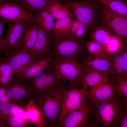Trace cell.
<instances>
[{
    "label": "cell",
    "instance_id": "obj_23",
    "mask_svg": "<svg viewBox=\"0 0 127 127\" xmlns=\"http://www.w3.org/2000/svg\"><path fill=\"white\" fill-rule=\"evenodd\" d=\"M113 34L107 27L101 24L91 32L89 37L91 40L104 46L109 42Z\"/></svg>",
    "mask_w": 127,
    "mask_h": 127
},
{
    "label": "cell",
    "instance_id": "obj_1",
    "mask_svg": "<svg viewBox=\"0 0 127 127\" xmlns=\"http://www.w3.org/2000/svg\"><path fill=\"white\" fill-rule=\"evenodd\" d=\"M84 104L90 111L88 127H118L127 113V101L118 94L112 100Z\"/></svg>",
    "mask_w": 127,
    "mask_h": 127
},
{
    "label": "cell",
    "instance_id": "obj_16",
    "mask_svg": "<svg viewBox=\"0 0 127 127\" xmlns=\"http://www.w3.org/2000/svg\"><path fill=\"white\" fill-rule=\"evenodd\" d=\"M89 112V110L85 106L73 111L66 116L58 127H88Z\"/></svg>",
    "mask_w": 127,
    "mask_h": 127
},
{
    "label": "cell",
    "instance_id": "obj_2",
    "mask_svg": "<svg viewBox=\"0 0 127 127\" xmlns=\"http://www.w3.org/2000/svg\"><path fill=\"white\" fill-rule=\"evenodd\" d=\"M68 88L66 82L61 81L60 84L52 90L33 96L36 107L44 119L48 127H57L60 112L63 92Z\"/></svg>",
    "mask_w": 127,
    "mask_h": 127
},
{
    "label": "cell",
    "instance_id": "obj_40",
    "mask_svg": "<svg viewBox=\"0 0 127 127\" xmlns=\"http://www.w3.org/2000/svg\"><path fill=\"white\" fill-rule=\"evenodd\" d=\"M124 3L126 4H127V0H119Z\"/></svg>",
    "mask_w": 127,
    "mask_h": 127
},
{
    "label": "cell",
    "instance_id": "obj_3",
    "mask_svg": "<svg viewBox=\"0 0 127 127\" xmlns=\"http://www.w3.org/2000/svg\"><path fill=\"white\" fill-rule=\"evenodd\" d=\"M50 67L57 79L68 81L69 89L80 88L84 70L79 61L71 58L53 60Z\"/></svg>",
    "mask_w": 127,
    "mask_h": 127
},
{
    "label": "cell",
    "instance_id": "obj_26",
    "mask_svg": "<svg viewBox=\"0 0 127 127\" xmlns=\"http://www.w3.org/2000/svg\"><path fill=\"white\" fill-rule=\"evenodd\" d=\"M14 75L13 70L6 58L0 60V85L4 88Z\"/></svg>",
    "mask_w": 127,
    "mask_h": 127
},
{
    "label": "cell",
    "instance_id": "obj_6",
    "mask_svg": "<svg viewBox=\"0 0 127 127\" xmlns=\"http://www.w3.org/2000/svg\"><path fill=\"white\" fill-rule=\"evenodd\" d=\"M99 17L102 24L107 27L113 35L127 44V17L114 12L101 4Z\"/></svg>",
    "mask_w": 127,
    "mask_h": 127
},
{
    "label": "cell",
    "instance_id": "obj_20",
    "mask_svg": "<svg viewBox=\"0 0 127 127\" xmlns=\"http://www.w3.org/2000/svg\"><path fill=\"white\" fill-rule=\"evenodd\" d=\"M73 17L56 20L51 34L53 40H63L70 37L71 26Z\"/></svg>",
    "mask_w": 127,
    "mask_h": 127
},
{
    "label": "cell",
    "instance_id": "obj_17",
    "mask_svg": "<svg viewBox=\"0 0 127 127\" xmlns=\"http://www.w3.org/2000/svg\"><path fill=\"white\" fill-rule=\"evenodd\" d=\"M83 68L84 71L81 78L80 88H83L88 90L102 83H109L110 78L99 72L92 69Z\"/></svg>",
    "mask_w": 127,
    "mask_h": 127
},
{
    "label": "cell",
    "instance_id": "obj_37",
    "mask_svg": "<svg viewBox=\"0 0 127 127\" xmlns=\"http://www.w3.org/2000/svg\"><path fill=\"white\" fill-rule=\"evenodd\" d=\"M13 113L15 116L18 118L25 119L27 118L26 113L17 108H15Z\"/></svg>",
    "mask_w": 127,
    "mask_h": 127
},
{
    "label": "cell",
    "instance_id": "obj_27",
    "mask_svg": "<svg viewBox=\"0 0 127 127\" xmlns=\"http://www.w3.org/2000/svg\"><path fill=\"white\" fill-rule=\"evenodd\" d=\"M110 57L112 65L111 75L127 76V68L124 64L120 51Z\"/></svg>",
    "mask_w": 127,
    "mask_h": 127
},
{
    "label": "cell",
    "instance_id": "obj_22",
    "mask_svg": "<svg viewBox=\"0 0 127 127\" xmlns=\"http://www.w3.org/2000/svg\"><path fill=\"white\" fill-rule=\"evenodd\" d=\"M27 13L33 16L46 6L50 1L48 0H14Z\"/></svg>",
    "mask_w": 127,
    "mask_h": 127
},
{
    "label": "cell",
    "instance_id": "obj_28",
    "mask_svg": "<svg viewBox=\"0 0 127 127\" xmlns=\"http://www.w3.org/2000/svg\"><path fill=\"white\" fill-rule=\"evenodd\" d=\"M85 48L89 55L94 56L106 57L110 56L106 52L104 46L91 40L85 43Z\"/></svg>",
    "mask_w": 127,
    "mask_h": 127
},
{
    "label": "cell",
    "instance_id": "obj_9",
    "mask_svg": "<svg viewBox=\"0 0 127 127\" xmlns=\"http://www.w3.org/2000/svg\"><path fill=\"white\" fill-rule=\"evenodd\" d=\"M30 79L28 82L34 94L48 92L57 86L60 82L50 67Z\"/></svg>",
    "mask_w": 127,
    "mask_h": 127
},
{
    "label": "cell",
    "instance_id": "obj_42",
    "mask_svg": "<svg viewBox=\"0 0 127 127\" xmlns=\"http://www.w3.org/2000/svg\"><path fill=\"white\" fill-rule=\"evenodd\" d=\"M49 0V1H51V0Z\"/></svg>",
    "mask_w": 127,
    "mask_h": 127
},
{
    "label": "cell",
    "instance_id": "obj_8",
    "mask_svg": "<svg viewBox=\"0 0 127 127\" xmlns=\"http://www.w3.org/2000/svg\"><path fill=\"white\" fill-rule=\"evenodd\" d=\"M29 23L19 20H8L7 32L3 39L5 55L18 49L23 34Z\"/></svg>",
    "mask_w": 127,
    "mask_h": 127
},
{
    "label": "cell",
    "instance_id": "obj_4",
    "mask_svg": "<svg viewBox=\"0 0 127 127\" xmlns=\"http://www.w3.org/2000/svg\"><path fill=\"white\" fill-rule=\"evenodd\" d=\"M62 3L88 31L94 28L99 18L100 5L96 0H74Z\"/></svg>",
    "mask_w": 127,
    "mask_h": 127
},
{
    "label": "cell",
    "instance_id": "obj_29",
    "mask_svg": "<svg viewBox=\"0 0 127 127\" xmlns=\"http://www.w3.org/2000/svg\"><path fill=\"white\" fill-rule=\"evenodd\" d=\"M125 44L120 38L113 34L109 42L104 47L107 53L111 56L119 52Z\"/></svg>",
    "mask_w": 127,
    "mask_h": 127
},
{
    "label": "cell",
    "instance_id": "obj_31",
    "mask_svg": "<svg viewBox=\"0 0 127 127\" xmlns=\"http://www.w3.org/2000/svg\"><path fill=\"white\" fill-rule=\"evenodd\" d=\"M88 31L86 27L77 20L73 19L71 26L70 37L83 38Z\"/></svg>",
    "mask_w": 127,
    "mask_h": 127
},
{
    "label": "cell",
    "instance_id": "obj_11",
    "mask_svg": "<svg viewBox=\"0 0 127 127\" xmlns=\"http://www.w3.org/2000/svg\"><path fill=\"white\" fill-rule=\"evenodd\" d=\"M0 19L21 20L28 23L35 22L33 16L26 12L14 0L8 1L0 4Z\"/></svg>",
    "mask_w": 127,
    "mask_h": 127
},
{
    "label": "cell",
    "instance_id": "obj_24",
    "mask_svg": "<svg viewBox=\"0 0 127 127\" xmlns=\"http://www.w3.org/2000/svg\"><path fill=\"white\" fill-rule=\"evenodd\" d=\"M109 83L116 93L127 101V76L111 75Z\"/></svg>",
    "mask_w": 127,
    "mask_h": 127
},
{
    "label": "cell",
    "instance_id": "obj_12",
    "mask_svg": "<svg viewBox=\"0 0 127 127\" xmlns=\"http://www.w3.org/2000/svg\"><path fill=\"white\" fill-rule=\"evenodd\" d=\"M4 88L9 99L14 102H20L26 99L29 94L34 95L28 81L19 79L14 75Z\"/></svg>",
    "mask_w": 127,
    "mask_h": 127
},
{
    "label": "cell",
    "instance_id": "obj_10",
    "mask_svg": "<svg viewBox=\"0 0 127 127\" xmlns=\"http://www.w3.org/2000/svg\"><path fill=\"white\" fill-rule=\"evenodd\" d=\"M37 34L34 45L28 52L33 58L39 60L50 57L53 44L51 33H49L37 25Z\"/></svg>",
    "mask_w": 127,
    "mask_h": 127
},
{
    "label": "cell",
    "instance_id": "obj_41",
    "mask_svg": "<svg viewBox=\"0 0 127 127\" xmlns=\"http://www.w3.org/2000/svg\"><path fill=\"white\" fill-rule=\"evenodd\" d=\"M58 0L60 1L61 3H62L63 2L66 1L74 0Z\"/></svg>",
    "mask_w": 127,
    "mask_h": 127
},
{
    "label": "cell",
    "instance_id": "obj_7",
    "mask_svg": "<svg viewBox=\"0 0 127 127\" xmlns=\"http://www.w3.org/2000/svg\"><path fill=\"white\" fill-rule=\"evenodd\" d=\"M87 91L83 88L69 89L64 91L61 110L59 116L57 127L71 111L84 106V100Z\"/></svg>",
    "mask_w": 127,
    "mask_h": 127
},
{
    "label": "cell",
    "instance_id": "obj_34",
    "mask_svg": "<svg viewBox=\"0 0 127 127\" xmlns=\"http://www.w3.org/2000/svg\"><path fill=\"white\" fill-rule=\"evenodd\" d=\"M8 20L1 19H0V60L4 55H5V53L3 46V39L2 34L3 28L4 25L7 24Z\"/></svg>",
    "mask_w": 127,
    "mask_h": 127
},
{
    "label": "cell",
    "instance_id": "obj_33",
    "mask_svg": "<svg viewBox=\"0 0 127 127\" xmlns=\"http://www.w3.org/2000/svg\"><path fill=\"white\" fill-rule=\"evenodd\" d=\"M7 122L10 125L13 127H24L25 126L24 122L20 119L15 116L10 115L7 119L5 123Z\"/></svg>",
    "mask_w": 127,
    "mask_h": 127
},
{
    "label": "cell",
    "instance_id": "obj_18",
    "mask_svg": "<svg viewBox=\"0 0 127 127\" xmlns=\"http://www.w3.org/2000/svg\"><path fill=\"white\" fill-rule=\"evenodd\" d=\"M37 34L36 24L35 22L28 23L21 38L19 49L26 52L30 51L35 43Z\"/></svg>",
    "mask_w": 127,
    "mask_h": 127
},
{
    "label": "cell",
    "instance_id": "obj_36",
    "mask_svg": "<svg viewBox=\"0 0 127 127\" xmlns=\"http://www.w3.org/2000/svg\"><path fill=\"white\" fill-rule=\"evenodd\" d=\"M9 101L5 88L0 87V103H8Z\"/></svg>",
    "mask_w": 127,
    "mask_h": 127
},
{
    "label": "cell",
    "instance_id": "obj_35",
    "mask_svg": "<svg viewBox=\"0 0 127 127\" xmlns=\"http://www.w3.org/2000/svg\"><path fill=\"white\" fill-rule=\"evenodd\" d=\"M39 112L36 108V109L30 110L26 112V114L27 117L31 120H35L38 119Z\"/></svg>",
    "mask_w": 127,
    "mask_h": 127
},
{
    "label": "cell",
    "instance_id": "obj_30",
    "mask_svg": "<svg viewBox=\"0 0 127 127\" xmlns=\"http://www.w3.org/2000/svg\"><path fill=\"white\" fill-rule=\"evenodd\" d=\"M16 107L12 103H0V127H4L8 118Z\"/></svg>",
    "mask_w": 127,
    "mask_h": 127
},
{
    "label": "cell",
    "instance_id": "obj_15",
    "mask_svg": "<svg viewBox=\"0 0 127 127\" xmlns=\"http://www.w3.org/2000/svg\"><path fill=\"white\" fill-rule=\"evenodd\" d=\"M81 64L84 68L96 70L109 78L111 76L112 65L110 56H94L89 55L84 57Z\"/></svg>",
    "mask_w": 127,
    "mask_h": 127
},
{
    "label": "cell",
    "instance_id": "obj_13",
    "mask_svg": "<svg viewBox=\"0 0 127 127\" xmlns=\"http://www.w3.org/2000/svg\"><path fill=\"white\" fill-rule=\"evenodd\" d=\"M87 91L84 103L111 100L115 99L117 95L109 83H102Z\"/></svg>",
    "mask_w": 127,
    "mask_h": 127
},
{
    "label": "cell",
    "instance_id": "obj_39",
    "mask_svg": "<svg viewBox=\"0 0 127 127\" xmlns=\"http://www.w3.org/2000/svg\"><path fill=\"white\" fill-rule=\"evenodd\" d=\"M11 0H0V4L4 3L6 1Z\"/></svg>",
    "mask_w": 127,
    "mask_h": 127
},
{
    "label": "cell",
    "instance_id": "obj_14",
    "mask_svg": "<svg viewBox=\"0 0 127 127\" xmlns=\"http://www.w3.org/2000/svg\"><path fill=\"white\" fill-rule=\"evenodd\" d=\"M6 58L12 67L15 76H18L28 67L38 60L28 52L20 49L8 54Z\"/></svg>",
    "mask_w": 127,
    "mask_h": 127
},
{
    "label": "cell",
    "instance_id": "obj_19",
    "mask_svg": "<svg viewBox=\"0 0 127 127\" xmlns=\"http://www.w3.org/2000/svg\"><path fill=\"white\" fill-rule=\"evenodd\" d=\"M53 60L48 57L38 60L28 67L17 77L28 81L44 70L49 68Z\"/></svg>",
    "mask_w": 127,
    "mask_h": 127
},
{
    "label": "cell",
    "instance_id": "obj_32",
    "mask_svg": "<svg viewBox=\"0 0 127 127\" xmlns=\"http://www.w3.org/2000/svg\"><path fill=\"white\" fill-rule=\"evenodd\" d=\"M53 18L54 17L46 6L33 16V20L37 24L46 19Z\"/></svg>",
    "mask_w": 127,
    "mask_h": 127
},
{
    "label": "cell",
    "instance_id": "obj_25",
    "mask_svg": "<svg viewBox=\"0 0 127 127\" xmlns=\"http://www.w3.org/2000/svg\"><path fill=\"white\" fill-rule=\"evenodd\" d=\"M100 4L118 15L127 17V5L119 0H96Z\"/></svg>",
    "mask_w": 127,
    "mask_h": 127
},
{
    "label": "cell",
    "instance_id": "obj_21",
    "mask_svg": "<svg viewBox=\"0 0 127 127\" xmlns=\"http://www.w3.org/2000/svg\"><path fill=\"white\" fill-rule=\"evenodd\" d=\"M46 6L56 20L74 17L72 13L58 0H51Z\"/></svg>",
    "mask_w": 127,
    "mask_h": 127
},
{
    "label": "cell",
    "instance_id": "obj_5",
    "mask_svg": "<svg viewBox=\"0 0 127 127\" xmlns=\"http://www.w3.org/2000/svg\"><path fill=\"white\" fill-rule=\"evenodd\" d=\"M52 41L51 57L53 60L71 58L79 61L85 47L83 38L70 37L64 39Z\"/></svg>",
    "mask_w": 127,
    "mask_h": 127
},
{
    "label": "cell",
    "instance_id": "obj_38",
    "mask_svg": "<svg viewBox=\"0 0 127 127\" xmlns=\"http://www.w3.org/2000/svg\"><path fill=\"white\" fill-rule=\"evenodd\" d=\"M118 127H127V113L122 119L118 125Z\"/></svg>",
    "mask_w": 127,
    "mask_h": 127
}]
</instances>
